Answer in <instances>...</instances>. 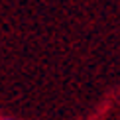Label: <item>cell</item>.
Listing matches in <instances>:
<instances>
[{"label":"cell","mask_w":120,"mask_h":120,"mask_svg":"<svg viewBox=\"0 0 120 120\" xmlns=\"http://www.w3.org/2000/svg\"><path fill=\"white\" fill-rule=\"evenodd\" d=\"M0 120H12V118H0Z\"/></svg>","instance_id":"1"}]
</instances>
